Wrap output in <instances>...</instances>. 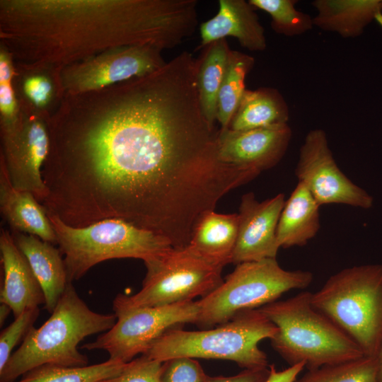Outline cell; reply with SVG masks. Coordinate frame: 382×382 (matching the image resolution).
Masks as SVG:
<instances>
[{
  "instance_id": "cell-20",
  "label": "cell",
  "mask_w": 382,
  "mask_h": 382,
  "mask_svg": "<svg viewBox=\"0 0 382 382\" xmlns=\"http://www.w3.org/2000/svg\"><path fill=\"white\" fill-rule=\"evenodd\" d=\"M314 25L344 38L360 36L374 19L382 18V0H315Z\"/></svg>"
},
{
  "instance_id": "cell-19",
  "label": "cell",
  "mask_w": 382,
  "mask_h": 382,
  "mask_svg": "<svg viewBox=\"0 0 382 382\" xmlns=\"http://www.w3.org/2000/svg\"><path fill=\"white\" fill-rule=\"evenodd\" d=\"M11 234L37 279L45 295V308L51 313L69 283L62 253L37 236L17 231Z\"/></svg>"
},
{
  "instance_id": "cell-28",
  "label": "cell",
  "mask_w": 382,
  "mask_h": 382,
  "mask_svg": "<svg viewBox=\"0 0 382 382\" xmlns=\"http://www.w3.org/2000/svg\"><path fill=\"white\" fill-rule=\"evenodd\" d=\"M294 382H378L376 359L364 356L308 370Z\"/></svg>"
},
{
  "instance_id": "cell-7",
  "label": "cell",
  "mask_w": 382,
  "mask_h": 382,
  "mask_svg": "<svg viewBox=\"0 0 382 382\" xmlns=\"http://www.w3.org/2000/svg\"><path fill=\"white\" fill-rule=\"evenodd\" d=\"M311 303L361 349L376 357L382 341V265L353 266L332 275Z\"/></svg>"
},
{
  "instance_id": "cell-14",
  "label": "cell",
  "mask_w": 382,
  "mask_h": 382,
  "mask_svg": "<svg viewBox=\"0 0 382 382\" xmlns=\"http://www.w3.org/2000/svg\"><path fill=\"white\" fill-rule=\"evenodd\" d=\"M284 204L282 193L262 202L257 201L253 192L242 196L232 263L276 258L280 248L277 228Z\"/></svg>"
},
{
  "instance_id": "cell-17",
  "label": "cell",
  "mask_w": 382,
  "mask_h": 382,
  "mask_svg": "<svg viewBox=\"0 0 382 382\" xmlns=\"http://www.w3.org/2000/svg\"><path fill=\"white\" fill-rule=\"evenodd\" d=\"M0 251L4 270L0 302L11 308L14 318L28 308L45 304L44 293L27 259L6 229L1 231Z\"/></svg>"
},
{
  "instance_id": "cell-26",
  "label": "cell",
  "mask_w": 382,
  "mask_h": 382,
  "mask_svg": "<svg viewBox=\"0 0 382 382\" xmlns=\"http://www.w3.org/2000/svg\"><path fill=\"white\" fill-rule=\"evenodd\" d=\"M254 64L255 59L252 56L231 50L217 99L216 120L221 125L220 129L228 128L246 90L245 77Z\"/></svg>"
},
{
  "instance_id": "cell-23",
  "label": "cell",
  "mask_w": 382,
  "mask_h": 382,
  "mask_svg": "<svg viewBox=\"0 0 382 382\" xmlns=\"http://www.w3.org/2000/svg\"><path fill=\"white\" fill-rule=\"evenodd\" d=\"M289 106L279 91L273 88L246 89L230 122L234 131L248 130L288 124Z\"/></svg>"
},
{
  "instance_id": "cell-30",
  "label": "cell",
  "mask_w": 382,
  "mask_h": 382,
  "mask_svg": "<svg viewBox=\"0 0 382 382\" xmlns=\"http://www.w3.org/2000/svg\"><path fill=\"white\" fill-rule=\"evenodd\" d=\"M15 66L10 52L0 45V135H8L16 128L19 105L13 85Z\"/></svg>"
},
{
  "instance_id": "cell-13",
  "label": "cell",
  "mask_w": 382,
  "mask_h": 382,
  "mask_svg": "<svg viewBox=\"0 0 382 382\" xmlns=\"http://www.w3.org/2000/svg\"><path fill=\"white\" fill-rule=\"evenodd\" d=\"M295 174L320 206L342 204L362 209L373 206V197L354 183L337 166L326 133L322 129H312L306 135Z\"/></svg>"
},
{
  "instance_id": "cell-24",
  "label": "cell",
  "mask_w": 382,
  "mask_h": 382,
  "mask_svg": "<svg viewBox=\"0 0 382 382\" xmlns=\"http://www.w3.org/2000/svg\"><path fill=\"white\" fill-rule=\"evenodd\" d=\"M14 66L13 85L17 100L52 115L63 98L59 71L51 68L15 62Z\"/></svg>"
},
{
  "instance_id": "cell-2",
  "label": "cell",
  "mask_w": 382,
  "mask_h": 382,
  "mask_svg": "<svg viewBox=\"0 0 382 382\" xmlns=\"http://www.w3.org/2000/svg\"><path fill=\"white\" fill-rule=\"evenodd\" d=\"M195 0H0V45L15 63L61 70L108 50L162 51L197 26Z\"/></svg>"
},
{
  "instance_id": "cell-10",
  "label": "cell",
  "mask_w": 382,
  "mask_h": 382,
  "mask_svg": "<svg viewBox=\"0 0 382 382\" xmlns=\"http://www.w3.org/2000/svg\"><path fill=\"white\" fill-rule=\"evenodd\" d=\"M115 315L117 320L111 329L81 348L103 350L110 359L127 363L137 355L144 354L168 330L182 324H195L199 306L197 301H189L131 308Z\"/></svg>"
},
{
  "instance_id": "cell-15",
  "label": "cell",
  "mask_w": 382,
  "mask_h": 382,
  "mask_svg": "<svg viewBox=\"0 0 382 382\" xmlns=\"http://www.w3.org/2000/svg\"><path fill=\"white\" fill-rule=\"evenodd\" d=\"M291 136L288 124L242 131L219 129V157L225 163L261 173L282 160Z\"/></svg>"
},
{
  "instance_id": "cell-6",
  "label": "cell",
  "mask_w": 382,
  "mask_h": 382,
  "mask_svg": "<svg viewBox=\"0 0 382 382\" xmlns=\"http://www.w3.org/2000/svg\"><path fill=\"white\" fill-rule=\"evenodd\" d=\"M47 214L56 233L59 249L64 255L69 282L79 279L103 261L136 258L146 264L173 248L166 238L123 220L108 219L74 227L50 212H47Z\"/></svg>"
},
{
  "instance_id": "cell-5",
  "label": "cell",
  "mask_w": 382,
  "mask_h": 382,
  "mask_svg": "<svg viewBox=\"0 0 382 382\" xmlns=\"http://www.w3.org/2000/svg\"><path fill=\"white\" fill-rule=\"evenodd\" d=\"M276 325L259 309L236 314L229 321L199 331L172 328L143 354L163 362L175 357L229 360L245 369L268 367L267 354L258 345L272 339Z\"/></svg>"
},
{
  "instance_id": "cell-16",
  "label": "cell",
  "mask_w": 382,
  "mask_h": 382,
  "mask_svg": "<svg viewBox=\"0 0 382 382\" xmlns=\"http://www.w3.org/2000/svg\"><path fill=\"white\" fill-rule=\"evenodd\" d=\"M200 47L227 37L250 51L267 47L265 30L255 8L245 0H219L217 13L199 26Z\"/></svg>"
},
{
  "instance_id": "cell-29",
  "label": "cell",
  "mask_w": 382,
  "mask_h": 382,
  "mask_svg": "<svg viewBox=\"0 0 382 382\" xmlns=\"http://www.w3.org/2000/svg\"><path fill=\"white\" fill-rule=\"evenodd\" d=\"M255 9L262 10L271 18V27L277 33L294 37L314 26L313 18L296 8V0H249Z\"/></svg>"
},
{
  "instance_id": "cell-4",
  "label": "cell",
  "mask_w": 382,
  "mask_h": 382,
  "mask_svg": "<svg viewBox=\"0 0 382 382\" xmlns=\"http://www.w3.org/2000/svg\"><path fill=\"white\" fill-rule=\"evenodd\" d=\"M311 296L302 291L259 308L277 328L270 340L273 349L290 366L303 363L308 370L365 356L354 340L313 307Z\"/></svg>"
},
{
  "instance_id": "cell-25",
  "label": "cell",
  "mask_w": 382,
  "mask_h": 382,
  "mask_svg": "<svg viewBox=\"0 0 382 382\" xmlns=\"http://www.w3.org/2000/svg\"><path fill=\"white\" fill-rule=\"evenodd\" d=\"M204 48L200 58L196 59V83L202 112L207 121L214 125L218 94L231 49L226 38L212 42Z\"/></svg>"
},
{
  "instance_id": "cell-32",
  "label": "cell",
  "mask_w": 382,
  "mask_h": 382,
  "mask_svg": "<svg viewBox=\"0 0 382 382\" xmlns=\"http://www.w3.org/2000/svg\"><path fill=\"white\" fill-rule=\"evenodd\" d=\"M163 362L141 354L126 363L122 371L99 382H161Z\"/></svg>"
},
{
  "instance_id": "cell-12",
  "label": "cell",
  "mask_w": 382,
  "mask_h": 382,
  "mask_svg": "<svg viewBox=\"0 0 382 382\" xmlns=\"http://www.w3.org/2000/svg\"><path fill=\"white\" fill-rule=\"evenodd\" d=\"M18 102V122L13 132L1 137L0 159L13 186L31 192L41 203L46 196L42 168L49 153L51 115Z\"/></svg>"
},
{
  "instance_id": "cell-8",
  "label": "cell",
  "mask_w": 382,
  "mask_h": 382,
  "mask_svg": "<svg viewBox=\"0 0 382 382\" xmlns=\"http://www.w3.org/2000/svg\"><path fill=\"white\" fill-rule=\"evenodd\" d=\"M313 279L310 271L283 269L276 258L238 264L218 287L197 301L195 324L208 329L225 323L241 311L277 301L286 291L308 287Z\"/></svg>"
},
{
  "instance_id": "cell-3",
  "label": "cell",
  "mask_w": 382,
  "mask_h": 382,
  "mask_svg": "<svg viewBox=\"0 0 382 382\" xmlns=\"http://www.w3.org/2000/svg\"><path fill=\"white\" fill-rule=\"evenodd\" d=\"M116 320L115 313L91 310L69 282L50 318L30 330L0 371V382H14L43 365L87 366L88 359L79 352V344L88 336L109 330Z\"/></svg>"
},
{
  "instance_id": "cell-35",
  "label": "cell",
  "mask_w": 382,
  "mask_h": 382,
  "mask_svg": "<svg viewBox=\"0 0 382 382\" xmlns=\"http://www.w3.org/2000/svg\"><path fill=\"white\" fill-rule=\"evenodd\" d=\"M304 368V364L300 363L282 371H277L274 365H271L269 376L265 382H294Z\"/></svg>"
},
{
  "instance_id": "cell-21",
  "label": "cell",
  "mask_w": 382,
  "mask_h": 382,
  "mask_svg": "<svg viewBox=\"0 0 382 382\" xmlns=\"http://www.w3.org/2000/svg\"><path fill=\"white\" fill-rule=\"evenodd\" d=\"M238 225V214L208 212L198 221L186 248L205 260L224 267L232 263Z\"/></svg>"
},
{
  "instance_id": "cell-22",
  "label": "cell",
  "mask_w": 382,
  "mask_h": 382,
  "mask_svg": "<svg viewBox=\"0 0 382 382\" xmlns=\"http://www.w3.org/2000/svg\"><path fill=\"white\" fill-rule=\"evenodd\" d=\"M320 205L306 186L299 182L285 201L277 228L279 248L303 246L318 233Z\"/></svg>"
},
{
  "instance_id": "cell-31",
  "label": "cell",
  "mask_w": 382,
  "mask_h": 382,
  "mask_svg": "<svg viewBox=\"0 0 382 382\" xmlns=\"http://www.w3.org/2000/svg\"><path fill=\"white\" fill-rule=\"evenodd\" d=\"M40 314L39 307L25 310L0 334V371L10 359L14 347L24 340Z\"/></svg>"
},
{
  "instance_id": "cell-27",
  "label": "cell",
  "mask_w": 382,
  "mask_h": 382,
  "mask_svg": "<svg viewBox=\"0 0 382 382\" xmlns=\"http://www.w3.org/2000/svg\"><path fill=\"white\" fill-rule=\"evenodd\" d=\"M126 363L108 359L84 366L43 365L37 367L14 382H99L119 374Z\"/></svg>"
},
{
  "instance_id": "cell-11",
  "label": "cell",
  "mask_w": 382,
  "mask_h": 382,
  "mask_svg": "<svg viewBox=\"0 0 382 382\" xmlns=\"http://www.w3.org/2000/svg\"><path fill=\"white\" fill-rule=\"evenodd\" d=\"M151 45L114 47L59 71L63 97L100 89L152 73L166 62Z\"/></svg>"
},
{
  "instance_id": "cell-9",
  "label": "cell",
  "mask_w": 382,
  "mask_h": 382,
  "mask_svg": "<svg viewBox=\"0 0 382 382\" xmlns=\"http://www.w3.org/2000/svg\"><path fill=\"white\" fill-rule=\"evenodd\" d=\"M144 265L147 272L141 289L133 295H117L112 303L114 313L194 301L207 296L223 282L222 267L205 260L187 248H173Z\"/></svg>"
},
{
  "instance_id": "cell-1",
  "label": "cell",
  "mask_w": 382,
  "mask_h": 382,
  "mask_svg": "<svg viewBox=\"0 0 382 382\" xmlns=\"http://www.w3.org/2000/svg\"><path fill=\"white\" fill-rule=\"evenodd\" d=\"M196 69L185 51L147 75L64 96L48 120L47 212L74 227L123 220L186 248L202 216L247 177L219 157Z\"/></svg>"
},
{
  "instance_id": "cell-36",
  "label": "cell",
  "mask_w": 382,
  "mask_h": 382,
  "mask_svg": "<svg viewBox=\"0 0 382 382\" xmlns=\"http://www.w3.org/2000/svg\"><path fill=\"white\" fill-rule=\"evenodd\" d=\"M378 382H382V341L376 356Z\"/></svg>"
},
{
  "instance_id": "cell-33",
  "label": "cell",
  "mask_w": 382,
  "mask_h": 382,
  "mask_svg": "<svg viewBox=\"0 0 382 382\" xmlns=\"http://www.w3.org/2000/svg\"><path fill=\"white\" fill-rule=\"evenodd\" d=\"M200 364L193 358L175 357L163 362L161 382H207Z\"/></svg>"
},
{
  "instance_id": "cell-37",
  "label": "cell",
  "mask_w": 382,
  "mask_h": 382,
  "mask_svg": "<svg viewBox=\"0 0 382 382\" xmlns=\"http://www.w3.org/2000/svg\"><path fill=\"white\" fill-rule=\"evenodd\" d=\"M12 312L11 308L6 304L1 303L0 305V325L1 327L4 323L9 313Z\"/></svg>"
},
{
  "instance_id": "cell-18",
  "label": "cell",
  "mask_w": 382,
  "mask_h": 382,
  "mask_svg": "<svg viewBox=\"0 0 382 382\" xmlns=\"http://www.w3.org/2000/svg\"><path fill=\"white\" fill-rule=\"evenodd\" d=\"M0 209L12 231L37 236L57 244V236L46 209L30 192L16 189L0 159Z\"/></svg>"
},
{
  "instance_id": "cell-34",
  "label": "cell",
  "mask_w": 382,
  "mask_h": 382,
  "mask_svg": "<svg viewBox=\"0 0 382 382\" xmlns=\"http://www.w3.org/2000/svg\"><path fill=\"white\" fill-rule=\"evenodd\" d=\"M270 374V368L244 369L232 376H209L207 382H265Z\"/></svg>"
}]
</instances>
